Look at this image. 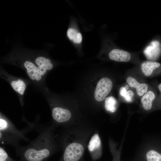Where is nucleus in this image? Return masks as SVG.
<instances>
[{"label":"nucleus","mask_w":161,"mask_h":161,"mask_svg":"<svg viewBox=\"0 0 161 161\" xmlns=\"http://www.w3.org/2000/svg\"><path fill=\"white\" fill-rule=\"evenodd\" d=\"M111 60L118 62H127L131 59V55L128 52L119 49H113L109 53Z\"/></svg>","instance_id":"423d86ee"},{"label":"nucleus","mask_w":161,"mask_h":161,"mask_svg":"<svg viewBox=\"0 0 161 161\" xmlns=\"http://www.w3.org/2000/svg\"><path fill=\"white\" fill-rule=\"evenodd\" d=\"M161 64L157 62L151 61H145L141 65L142 71L145 75L149 76L154 71L160 68Z\"/></svg>","instance_id":"6e6552de"},{"label":"nucleus","mask_w":161,"mask_h":161,"mask_svg":"<svg viewBox=\"0 0 161 161\" xmlns=\"http://www.w3.org/2000/svg\"><path fill=\"white\" fill-rule=\"evenodd\" d=\"M38 69L39 74L41 76L43 75L46 73L47 70L46 66H38Z\"/></svg>","instance_id":"412c9836"},{"label":"nucleus","mask_w":161,"mask_h":161,"mask_svg":"<svg viewBox=\"0 0 161 161\" xmlns=\"http://www.w3.org/2000/svg\"><path fill=\"white\" fill-rule=\"evenodd\" d=\"M11 85L13 88L21 95H23L26 88V86L24 81L19 79L17 81L14 80L11 83Z\"/></svg>","instance_id":"ddd939ff"},{"label":"nucleus","mask_w":161,"mask_h":161,"mask_svg":"<svg viewBox=\"0 0 161 161\" xmlns=\"http://www.w3.org/2000/svg\"><path fill=\"white\" fill-rule=\"evenodd\" d=\"M41 79V75L38 72L36 76L35 80H37L38 81V80H40Z\"/></svg>","instance_id":"4be33fe9"},{"label":"nucleus","mask_w":161,"mask_h":161,"mask_svg":"<svg viewBox=\"0 0 161 161\" xmlns=\"http://www.w3.org/2000/svg\"><path fill=\"white\" fill-rule=\"evenodd\" d=\"M68 38L74 42L80 43L82 41V36L81 34L74 28H69L67 32Z\"/></svg>","instance_id":"9d476101"},{"label":"nucleus","mask_w":161,"mask_h":161,"mask_svg":"<svg viewBox=\"0 0 161 161\" xmlns=\"http://www.w3.org/2000/svg\"><path fill=\"white\" fill-rule=\"evenodd\" d=\"M84 151L83 145L78 143H74L66 147L63 154L64 161H78Z\"/></svg>","instance_id":"7ed1b4c3"},{"label":"nucleus","mask_w":161,"mask_h":161,"mask_svg":"<svg viewBox=\"0 0 161 161\" xmlns=\"http://www.w3.org/2000/svg\"><path fill=\"white\" fill-rule=\"evenodd\" d=\"M156 98L155 93L152 91H149L143 96L141 102L143 108L145 110H150L152 107L153 101Z\"/></svg>","instance_id":"1a4fd4ad"},{"label":"nucleus","mask_w":161,"mask_h":161,"mask_svg":"<svg viewBox=\"0 0 161 161\" xmlns=\"http://www.w3.org/2000/svg\"><path fill=\"white\" fill-rule=\"evenodd\" d=\"M24 65L27 70L35 66L32 62L28 61H25L24 63Z\"/></svg>","instance_id":"aec40b11"},{"label":"nucleus","mask_w":161,"mask_h":161,"mask_svg":"<svg viewBox=\"0 0 161 161\" xmlns=\"http://www.w3.org/2000/svg\"><path fill=\"white\" fill-rule=\"evenodd\" d=\"M158 88L161 94V83L159 84L158 86Z\"/></svg>","instance_id":"5701e85b"},{"label":"nucleus","mask_w":161,"mask_h":161,"mask_svg":"<svg viewBox=\"0 0 161 161\" xmlns=\"http://www.w3.org/2000/svg\"><path fill=\"white\" fill-rule=\"evenodd\" d=\"M117 101L113 96H109L105 99V106L106 110L110 112L113 113L117 109Z\"/></svg>","instance_id":"9b49d317"},{"label":"nucleus","mask_w":161,"mask_h":161,"mask_svg":"<svg viewBox=\"0 0 161 161\" xmlns=\"http://www.w3.org/2000/svg\"><path fill=\"white\" fill-rule=\"evenodd\" d=\"M38 129L37 137L18 151L26 161H43L49 156L53 148L51 127L46 126Z\"/></svg>","instance_id":"f257e3e1"},{"label":"nucleus","mask_w":161,"mask_h":161,"mask_svg":"<svg viewBox=\"0 0 161 161\" xmlns=\"http://www.w3.org/2000/svg\"><path fill=\"white\" fill-rule=\"evenodd\" d=\"M21 130L18 129L11 121L6 118L0 119V141L2 144L10 145L18 151L21 147L20 145L21 140L29 142L25 134L35 127V124L31 123Z\"/></svg>","instance_id":"f03ea898"},{"label":"nucleus","mask_w":161,"mask_h":161,"mask_svg":"<svg viewBox=\"0 0 161 161\" xmlns=\"http://www.w3.org/2000/svg\"><path fill=\"white\" fill-rule=\"evenodd\" d=\"M129 89V86L128 85H126L124 86H122L120 89V94L121 96L124 97Z\"/></svg>","instance_id":"6ab92c4d"},{"label":"nucleus","mask_w":161,"mask_h":161,"mask_svg":"<svg viewBox=\"0 0 161 161\" xmlns=\"http://www.w3.org/2000/svg\"><path fill=\"white\" fill-rule=\"evenodd\" d=\"M126 81L131 87L136 88L139 96H142L147 92L148 86L146 83H140L135 79L131 76L127 78Z\"/></svg>","instance_id":"0eeeda50"},{"label":"nucleus","mask_w":161,"mask_h":161,"mask_svg":"<svg viewBox=\"0 0 161 161\" xmlns=\"http://www.w3.org/2000/svg\"><path fill=\"white\" fill-rule=\"evenodd\" d=\"M38 71L36 66L27 69V72L30 78L32 80L35 79V77Z\"/></svg>","instance_id":"dca6fc26"},{"label":"nucleus","mask_w":161,"mask_h":161,"mask_svg":"<svg viewBox=\"0 0 161 161\" xmlns=\"http://www.w3.org/2000/svg\"><path fill=\"white\" fill-rule=\"evenodd\" d=\"M8 157L7 152L2 146L0 147V161H5Z\"/></svg>","instance_id":"a211bd4d"},{"label":"nucleus","mask_w":161,"mask_h":161,"mask_svg":"<svg viewBox=\"0 0 161 161\" xmlns=\"http://www.w3.org/2000/svg\"><path fill=\"white\" fill-rule=\"evenodd\" d=\"M53 119L57 123H63L68 121L71 117V113L68 109L60 107H55L52 111Z\"/></svg>","instance_id":"39448f33"},{"label":"nucleus","mask_w":161,"mask_h":161,"mask_svg":"<svg viewBox=\"0 0 161 161\" xmlns=\"http://www.w3.org/2000/svg\"><path fill=\"white\" fill-rule=\"evenodd\" d=\"M35 64L39 66H46L51 63L50 60L43 56L38 57L35 60Z\"/></svg>","instance_id":"2eb2a0df"},{"label":"nucleus","mask_w":161,"mask_h":161,"mask_svg":"<svg viewBox=\"0 0 161 161\" xmlns=\"http://www.w3.org/2000/svg\"><path fill=\"white\" fill-rule=\"evenodd\" d=\"M146 161H161V154L153 150L148 151L146 153Z\"/></svg>","instance_id":"4468645a"},{"label":"nucleus","mask_w":161,"mask_h":161,"mask_svg":"<svg viewBox=\"0 0 161 161\" xmlns=\"http://www.w3.org/2000/svg\"><path fill=\"white\" fill-rule=\"evenodd\" d=\"M134 95V93L132 90H128L127 91L124 98L127 102H130L132 100Z\"/></svg>","instance_id":"f3484780"},{"label":"nucleus","mask_w":161,"mask_h":161,"mask_svg":"<svg viewBox=\"0 0 161 161\" xmlns=\"http://www.w3.org/2000/svg\"><path fill=\"white\" fill-rule=\"evenodd\" d=\"M113 86L112 80L107 78L101 79L97 83L94 93V97L97 101L105 99L110 92Z\"/></svg>","instance_id":"20e7f679"},{"label":"nucleus","mask_w":161,"mask_h":161,"mask_svg":"<svg viewBox=\"0 0 161 161\" xmlns=\"http://www.w3.org/2000/svg\"><path fill=\"white\" fill-rule=\"evenodd\" d=\"M101 141L98 134H94L91 137L88 145V149L90 152L94 151L98 148L100 145Z\"/></svg>","instance_id":"f8f14e48"}]
</instances>
